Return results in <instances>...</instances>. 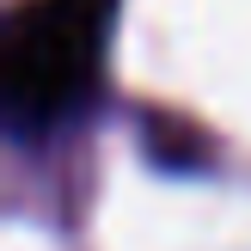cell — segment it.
<instances>
[{
	"label": "cell",
	"instance_id": "1",
	"mask_svg": "<svg viewBox=\"0 0 251 251\" xmlns=\"http://www.w3.org/2000/svg\"><path fill=\"white\" fill-rule=\"evenodd\" d=\"M117 0H31L12 19L6 55V117L19 129H49L74 117L98 86Z\"/></svg>",
	"mask_w": 251,
	"mask_h": 251
}]
</instances>
